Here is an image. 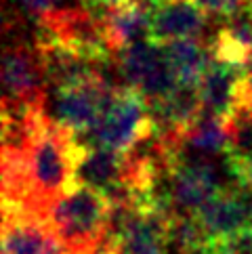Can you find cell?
Listing matches in <instances>:
<instances>
[{
	"label": "cell",
	"instance_id": "1",
	"mask_svg": "<svg viewBox=\"0 0 252 254\" xmlns=\"http://www.w3.org/2000/svg\"><path fill=\"white\" fill-rule=\"evenodd\" d=\"M82 151L84 149L78 147L69 130L53 122L51 116L40 118L25 145L30 189L28 210L49 216L51 206L76 189L74 170Z\"/></svg>",
	"mask_w": 252,
	"mask_h": 254
},
{
	"label": "cell",
	"instance_id": "2",
	"mask_svg": "<svg viewBox=\"0 0 252 254\" xmlns=\"http://www.w3.org/2000/svg\"><path fill=\"white\" fill-rule=\"evenodd\" d=\"M112 202L91 187H76L49 210V223L74 254H97L107 242Z\"/></svg>",
	"mask_w": 252,
	"mask_h": 254
},
{
	"label": "cell",
	"instance_id": "3",
	"mask_svg": "<svg viewBox=\"0 0 252 254\" xmlns=\"http://www.w3.org/2000/svg\"><path fill=\"white\" fill-rule=\"evenodd\" d=\"M156 130L147 101L134 88L124 86L114 95L99 122L86 132L74 134L80 149H114L126 153Z\"/></svg>",
	"mask_w": 252,
	"mask_h": 254
},
{
	"label": "cell",
	"instance_id": "4",
	"mask_svg": "<svg viewBox=\"0 0 252 254\" xmlns=\"http://www.w3.org/2000/svg\"><path fill=\"white\" fill-rule=\"evenodd\" d=\"M124 86L134 88L147 105H158L177 88L179 80L166 59L164 47L156 40H143L116 55Z\"/></svg>",
	"mask_w": 252,
	"mask_h": 254
},
{
	"label": "cell",
	"instance_id": "5",
	"mask_svg": "<svg viewBox=\"0 0 252 254\" xmlns=\"http://www.w3.org/2000/svg\"><path fill=\"white\" fill-rule=\"evenodd\" d=\"M2 101L23 103L32 107L47 105L49 82L36 44H28L23 40L6 44L2 53Z\"/></svg>",
	"mask_w": 252,
	"mask_h": 254
},
{
	"label": "cell",
	"instance_id": "6",
	"mask_svg": "<svg viewBox=\"0 0 252 254\" xmlns=\"http://www.w3.org/2000/svg\"><path fill=\"white\" fill-rule=\"evenodd\" d=\"M120 88L112 86L105 78H95L91 82L53 90V122L69 132H86L99 122L114 95Z\"/></svg>",
	"mask_w": 252,
	"mask_h": 254
},
{
	"label": "cell",
	"instance_id": "7",
	"mask_svg": "<svg viewBox=\"0 0 252 254\" xmlns=\"http://www.w3.org/2000/svg\"><path fill=\"white\" fill-rule=\"evenodd\" d=\"M2 254H74L49 223L28 208L2 206Z\"/></svg>",
	"mask_w": 252,
	"mask_h": 254
},
{
	"label": "cell",
	"instance_id": "8",
	"mask_svg": "<svg viewBox=\"0 0 252 254\" xmlns=\"http://www.w3.org/2000/svg\"><path fill=\"white\" fill-rule=\"evenodd\" d=\"M244 76H246L244 65H236V63H227L212 57L206 74L197 82L204 112L227 120L236 112V107L242 103Z\"/></svg>",
	"mask_w": 252,
	"mask_h": 254
},
{
	"label": "cell",
	"instance_id": "9",
	"mask_svg": "<svg viewBox=\"0 0 252 254\" xmlns=\"http://www.w3.org/2000/svg\"><path fill=\"white\" fill-rule=\"evenodd\" d=\"M149 11L151 40L166 44L170 40L197 38L208 23V13L191 0H160Z\"/></svg>",
	"mask_w": 252,
	"mask_h": 254
},
{
	"label": "cell",
	"instance_id": "10",
	"mask_svg": "<svg viewBox=\"0 0 252 254\" xmlns=\"http://www.w3.org/2000/svg\"><path fill=\"white\" fill-rule=\"evenodd\" d=\"M195 219L210 242H231L238 235L252 231L238 191H221L210 197L202 210L195 214Z\"/></svg>",
	"mask_w": 252,
	"mask_h": 254
},
{
	"label": "cell",
	"instance_id": "11",
	"mask_svg": "<svg viewBox=\"0 0 252 254\" xmlns=\"http://www.w3.org/2000/svg\"><path fill=\"white\" fill-rule=\"evenodd\" d=\"M103 28L107 42L116 55L126 47L151 40L149 11L134 0H124V2L107 8L103 15Z\"/></svg>",
	"mask_w": 252,
	"mask_h": 254
},
{
	"label": "cell",
	"instance_id": "12",
	"mask_svg": "<svg viewBox=\"0 0 252 254\" xmlns=\"http://www.w3.org/2000/svg\"><path fill=\"white\" fill-rule=\"evenodd\" d=\"M162 47H164L170 67L177 74V80L185 84L200 82L212 61L210 47L204 44L200 38L170 40L166 44H162Z\"/></svg>",
	"mask_w": 252,
	"mask_h": 254
},
{
	"label": "cell",
	"instance_id": "13",
	"mask_svg": "<svg viewBox=\"0 0 252 254\" xmlns=\"http://www.w3.org/2000/svg\"><path fill=\"white\" fill-rule=\"evenodd\" d=\"M227 120L219 116H212L208 112H202V116L195 120V124L183 134V145L200 156H221L227 153Z\"/></svg>",
	"mask_w": 252,
	"mask_h": 254
},
{
	"label": "cell",
	"instance_id": "14",
	"mask_svg": "<svg viewBox=\"0 0 252 254\" xmlns=\"http://www.w3.org/2000/svg\"><path fill=\"white\" fill-rule=\"evenodd\" d=\"M19 4L23 15L32 19L34 25H40L63 11L84 4V0H19Z\"/></svg>",
	"mask_w": 252,
	"mask_h": 254
},
{
	"label": "cell",
	"instance_id": "15",
	"mask_svg": "<svg viewBox=\"0 0 252 254\" xmlns=\"http://www.w3.org/2000/svg\"><path fill=\"white\" fill-rule=\"evenodd\" d=\"M208 15H219V17H229L233 13L242 11L246 6H252V0H191Z\"/></svg>",
	"mask_w": 252,
	"mask_h": 254
},
{
	"label": "cell",
	"instance_id": "16",
	"mask_svg": "<svg viewBox=\"0 0 252 254\" xmlns=\"http://www.w3.org/2000/svg\"><path fill=\"white\" fill-rule=\"evenodd\" d=\"M183 254H231L227 242H204L197 246L185 250Z\"/></svg>",
	"mask_w": 252,
	"mask_h": 254
},
{
	"label": "cell",
	"instance_id": "17",
	"mask_svg": "<svg viewBox=\"0 0 252 254\" xmlns=\"http://www.w3.org/2000/svg\"><path fill=\"white\" fill-rule=\"evenodd\" d=\"M242 103H246L252 107V61L246 67V76H244V95H242Z\"/></svg>",
	"mask_w": 252,
	"mask_h": 254
},
{
	"label": "cell",
	"instance_id": "18",
	"mask_svg": "<svg viewBox=\"0 0 252 254\" xmlns=\"http://www.w3.org/2000/svg\"><path fill=\"white\" fill-rule=\"evenodd\" d=\"M120 2H124V0H84V4L88 8H110Z\"/></svg>",
	"mask_w": 252,
	"mask_h": 254
}]
</instances>
